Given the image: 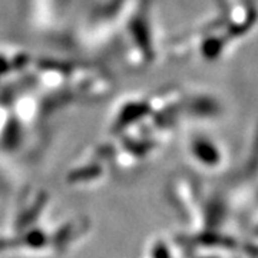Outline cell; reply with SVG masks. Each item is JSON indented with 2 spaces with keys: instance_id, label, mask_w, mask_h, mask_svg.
I'll use <instances>...</instances> for the list:
<instances>
[{
  "instance_id": "cell-1",
  "label": "cell",
  "mask_w": 258,
  "mask_h": 258,
  "mask_svg": "<svg viewBox=\"0 0 258 258\" xmlns=\"http://www.w3.org/2000/svg\"><path fill=\"white\" fill-rule=\"evenodd\" d=\"M188 151L200 164L215 165V164H220L222 159L218 144L212 138L204 137V135L194 137L191 142L188 144Z\"/></svg>"
}]
</instances>
